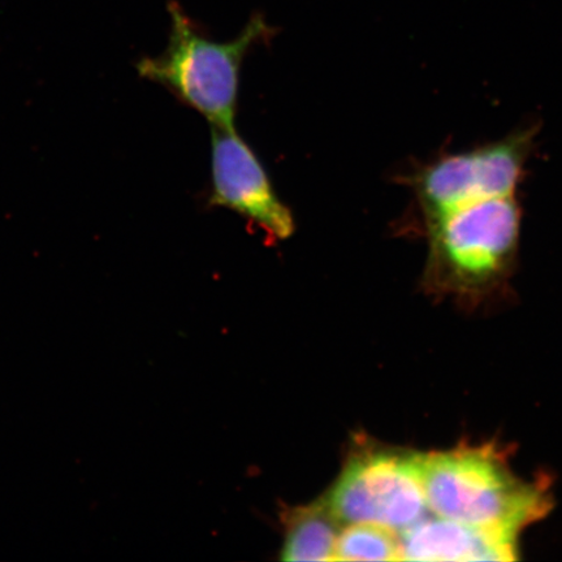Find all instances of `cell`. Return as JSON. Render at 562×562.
Listing matches in <instances>:
<instances>
[{
  "mask_svg": "<svg viewBox=\"0 0 562 562\" xmlns=\"http://www.w3.org/2000/svg\"><path fill=\"white\" fill-rule=\"evenodd\" d=\"M339 521L404 531L425 518L418 454L363 452L351 459L327 501Z\"/></svg>",
  "mask_w": 562,
  "mask_h": 562,
  "instance_id": "5",
  "label": "cell"
},
{
  "mask_svg": "<svg viewBox=\"0 0 562 562\" xmlns=\"http://www.w3.org/2000/svg\"><path fill=\"white\" fill-rule=\"evenodd\" d=\"M418 465L427 507L454 522L517 538L551 508L546 490L519 480L492 446L418 454Z\"/></svg>",
  "mask_w": 562,
  "mask_h": 562,
  "instance_id": "2",
  "label": "cell"
},
{
  "mask_svg": "<svg viewBox=\"0 0 562 562\" xmlns=\"http://www.w3.org/2000/svg\"><path fill=\"white\" fill-rule=\"evenodd\" d=\"M335 561H395L400 557L396 532L372 524H350L337 537Z\"/></svg>",
  "mask_w": 562,
  "mask_h": 562,
  "instance_id": "9",
  "label": "cell"
},
{
  "mask_svg": "<svg viewBox=\"0 0 562 562\" xmlns=\"http://www.w3.org/2000/svg\"><path fill=\"white\" fill-rule=\"evenodd\" d=\"M539 128V124H530L495 143L442 153L400 176L413 192L419 227L470 202L518 194Z\"/></svg>",
  "mask_w": 562,
  "mask_h": 562,
  "instance_id": "4",
  "label": "cell"
},
{
  "mask_svg": "<svg viewBox=\"0 0 562 562\" xmlns=\"http://www.w3.org/2000/svg\"><path fill=\"white\" fill-rule=\"evenodd\" d=\"M517 538L446 518L425 519L403 531L400 557L407 561H513Z\"/></svg>",
  "mask_w": 562,
  "mask_h": 562,
  "instance_id": "7",
  "label": "cell"
},
{
  "mask_svg": "<svg viewBox=\"0 0 562 562\" xmlns=\"http://www.w3.org/2000/svg\"><path fill=\"white\" fill-rule=\"evenodd\" d=\"M339 519L326 502L294 512L283 547L284 561H333Z\"/></svg>",
  "mask_w": 562,
  "mask_h": 562,
  "instance_id": "8",
  "label": "cell"
},
{
  "mask_svg": "<svg viewBox=\"0 0 562 562\" xmlns=\"http://www.w3.org/2000/svg\"><path fill=\"white\" fill-rule=\"evenodd\" d=\"M209 205L234 211L270 240H288L296 231L291 209L280 200L262 161L236 128L211 126Z\"/></svg>",
  "mask_w": 562,
  "mask_h": 562,
  "instance_id": "6",
  "label": "cell"
},
{
  "mask_svg": "<svg viewBox=\"0 0 562 562\" xmlns=\"http://www.w3.org/2000/svg\"><path fill=\"white\" fill-rule=\"evenodd\" d=\"M167 50L137 63L144 79L159 83L211 126L235 128L240 76L246 55L269 44L277 31L256 13L235 40L217 42L201 31L178 3L170 5Z\"/></svg>",
  "mask_w": 562,
  "mask_h": 562,
  "instance_id": "3",
  "label": "cell"
},
{
  "mask_svg": "<svg viewBox=\"0 0 562 562\" xmlns=\"http://www.w3.org/2000/svg\"><path fill=\"white\" fill-rule=\"evenodd\" d=\"M427 240L428 292L469 301L502 291L515 271L522 232L518 194L470 202L418 227Z\"/></svg>",
  "mask_w": 562,
  "mask_h": 562,
  "instance_id": "1",
  "label": "cell"
}]
</instances>
